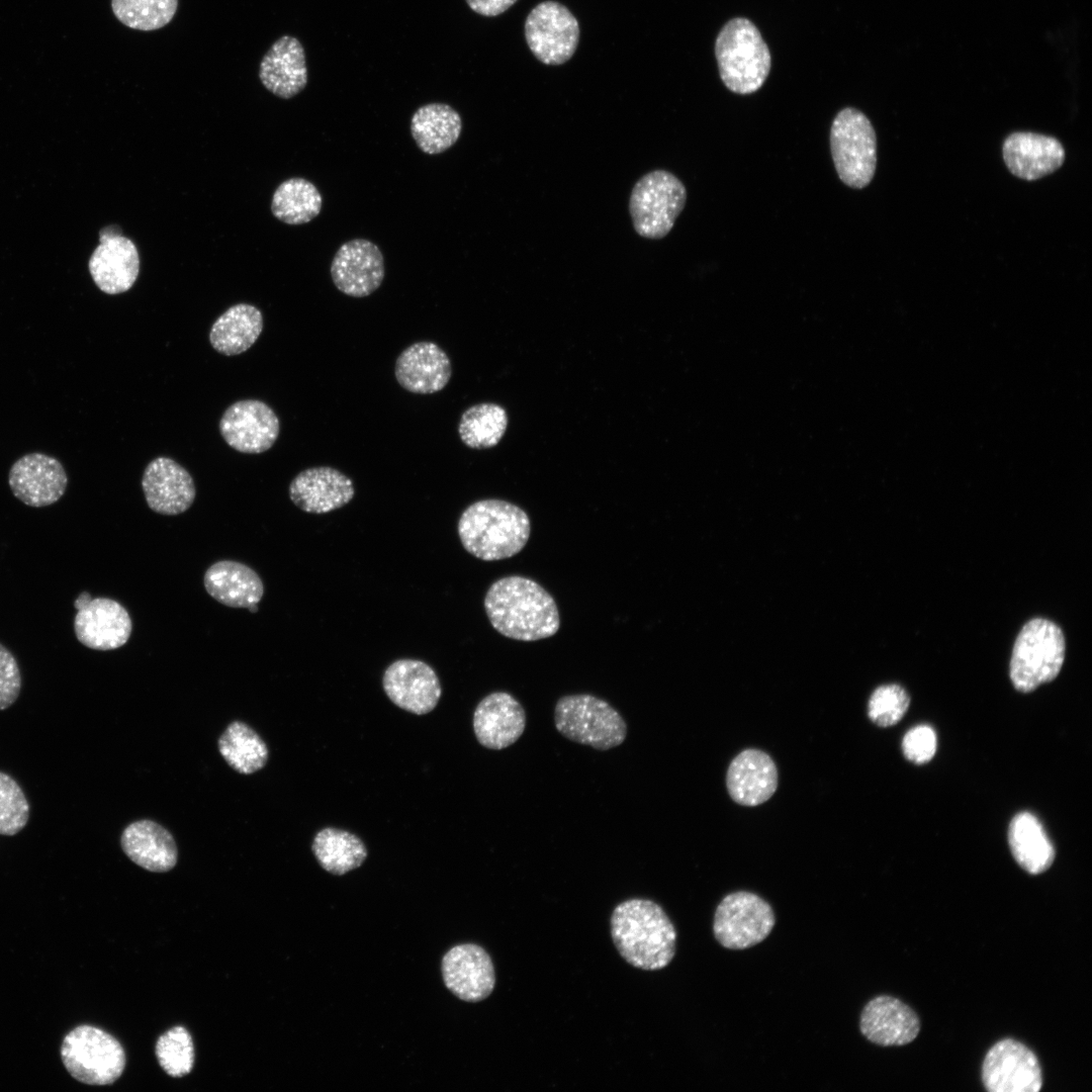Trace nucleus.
<instances>
[{
    "instance_id": "nucleus-1",
    "label": "nucleus",
    "mask_w": 1092,
    "mask_h": 1092,
    "mask_svg": "<svg viewBox=\"0 0 1092 1092\" xmlns=\"http://www.w3.org/2000/svg\"><path fill=\"white\" fill-rule=\"evenodd\" d=\"M491 626L502 635L536 641L557 633L560 618L552 596L528 577L511 575L495 580L484 597Z\"/></svg>"
},
{
    "instance_id": "nucleus-2",
    "label": "nucleus",
    "mask_w": 1092,
    "mask_h": 1092,
    "mask_svg": "<svg viewBox=\"0 0 1092 1092\" xmlns=\"http://www.w3.org/2000/svg\"><path fill=\"white\" fill-rule=\"evenodd\" d=\"M610 926L618 952L637 969L661 970L674 958L675 928L654 901L641 898L623 901L613 910Z\"/></svg>"
},
{
    "instance_id": "nucleus-3",
    "label": "nucleus",
    "mask_w": 1092,
    "mask_h": 1092,
    "mask_svg": "<svg viewBox=\"0 0 1092 1092\" xmlns=\"http://www.w3.org/2000/svg\"><path fill=\"white\" fill-rule=\"evenodd\" d=\"M531 522L520 507L503 499H481L471 504L458 521V535L464 549L484 561L510 558L527 544Z\"/></svg>"
},
{
    "instance_id": "nucleus-4",
    "label": "nucleus",
    "mask_w": 1092,
    "mask_h": 1092,
    "mask_svg": "<svg viewBox=\"0 0 1092 1092\" xmlns=\"http://www.w3.org/2000/svg\"><path fill=\"white\" fill-rule=\"evenodd\" d=\"M715 56L724 85L736 94H751L763 85L771 66L767 44L747 18L724 24L715 41Z\"/></svg>"
},
{
    "instance_id": "nucleus-5",
    "label": "nucleus",
    "mask_w": 1092,
    "mask_h": 1092,
    "mask_svg": "<svg viewBox=\"0 0 1092 1092\" xmlns=\"http://www.w3.org/2000/svg\"><path fill=\"white\" fill-rule=\"evenodd\" d=\"M553 719L563 737L597 750L617 747L627 737L628 727L622 715L610 703L590 694L559 698Z\"/></svg>"
},
{
    "instance_id": "nucleus-6",
    "label": "nucleus",
    "mask_w": 1092,
    "mask_h": 1092,
    "mask_svg": "<svg viewBox=\"0 0 1092 1092\" xmlns=\"http://www.w3.org/2000/svg\"><path fill=\"white\" fill-rule=\"evenodd\" d=\"M1065 650V636L1056 623L1043 618L1025 623L1016 637L1010 660L1014 688L1029 693L1055 679L1063 666Z\"/></svg>"
},
{
    "instance_id": "nucleus-7",
    "label": "nucleus",
    "mask_w": 1092,
    "mask_h": 1092,
    "mask_svg": "<svg viewBox=\"0 0 1092 1092\" xmlns=\"http://www.w3.org/2000/svg\"><path fill=\"white\" fill-rule=\"evenodd\" d=\"M686 202V187L674 174L662 169L644 174L634 184L629 198L635 232L651 240L666 237Z\"/></svg>"
},
{
    "instance_id": "nucleus-8",
    "label": "nucleus",
    "mask_w": 1092,
    "mask_h": 1092,
    "mask_svg": "<svg viewBox=\"0 0 1092 1092\" xmlns=\"http://www.w3.org/2000/svg\"><path fill=\"white\" fill-rule=\"evenodd\" d=\"M61 1059L68 1073L87 1085H109L123 1073L125 1054L119 1041L92 1025H80L65 1035Z\"/></svg>"
},
{
    "instance_id": "nucleus-9",
    "label": "nucleus",
    "mask_w": 1092,
    "mask_h": 1092,
    "mask_svg": "<svg viewBox=\"0 0 1092 1092\" xmlns=\"http://www.w3.org/2000/svg\"><path fill=\"white\" fill-rule=\"evenodd\" d=\"M830 150L839 179L854 189L867 187L877 165V139L870 119L853 107L840 110L830 130Z\"/></svg>"
},
{
    "instance_id": "nucleus-10",
    "label": "nucleus",
    "mask_w": 1092,
    "mask_h": 1092,
    "mask_svg": "<svg viewBox=\"0 0 1092 1092\" xmlns=\"http://www.w3.org/2000/svg\"><path fill=\"white\" fill-rule=\"evenodd\" d=\"M776 924L771 906L758 895L738 891L725 896L716 908L713 932L728 949H745L763 941Z\"/></svg>"
},
{
    "instance_id": "nucleus-11",
    "label": "nucleus",
    "mask_w": 1092,
    "mask_h": 1092,
    "mask_svg": "<svg viewBox=\"0 0 1092 1092\" xmlns=\"http://www.w3.org/2000/svg\"><path fill=\"white\" fill-rule=\"evenodd\" d=\"M579 25L569 9L547 0L537 4L525 21V37L534 57L545 65H562L575 53Z\"/></svg>"
},
{
    "instance_id": "nucleus-12",
    "label": "nucleus",
    "mask_w": 1092,
    "mask_h": 1092,
    "mask_svg": "<svg viewBox=\"0 0 1092 1092\" xmlns=\"http://www.w3.org/2000/svg\"><path fill=\"white\" fill-rule=\"evenodd\" d=\"M982 1082L989 1092H1037L1042 1086V1072L1031 1050L1005 1038L986 1054Z\"/></svg>"
},
{
    "instance_id": "nucleus-13",
    "label": "nucleus",
    "mask_w": 1092,
    "mask_h": 1092,
    "mask_svg": "<svg viewBox=\"0 0 1092 1092\" xmlns=\"http://www.w3.org/2000/svg\"><path fill=\"white\" fill-rule=\"evenodd\" d=\"M219 432L233 449L248 454L269 450L280 432L275 412L258 399L239 400L230 405L219 421Z\"/></svg>"
},
{
    "instance_id": "nucleus-14",
    "label": "nucleus",
    "mask_w": 1092,
    "mask_h": 1092,
    "mask_svg": "<svg viewBox=\"0 0 1092 1092\" xmlns=\"http://www.w3.org/2000/svg\"><path fill=\"white\" fill-rule=\"evenodd\" d=\"M330 271L339 291L351 297H366L376 291L384 279L383 254L371 241L353 239L338 249Z\"/></svg>"
},
{
    "instance_id": "nucleus-15",
    "label": "nucleus",
    "mask_w": 1092,
    "mask_h": 1092,
    "mask_svg": "<svg viewBox=\"0 0 1092 1092\" xmlns=\"http://www.w3.org/2000/svg\"><path fill=\"white\" fill-rule=\"evenodd\" d=\"M382 686L394 705L416 715L434 710L442 694L435 670L417 659L392 662L384 671Z\"/></svg>"
},
{
    "instance_id": "nucleus-16",
    "label": "nucleus",
    "mask_w": 1092,
    "mask_h": 1092,
    "mask_svg": "<svg viewBox=\"0 0 1092 1092\" xmlns=\"http://www.w3.org/2000/svg\"><path fill=\"white\" fill-rule=\"evenodd\" d=\"M99 242L88 264L93 281L107 294L127 291L140 272V257L134 243L112 225L100 231Z\"/></svg>"
},
{
    "instance_id": "nucleus-17",
    "label": "nucleus",
    "mask_w": 1092,
    "mask_h": 1092,
    "mask_svg": "<svg viewBox=\"0 0 1092 1092\" xmlns=\"http://www.w3.org/2000/svg\"><path fill=\"white\" fill-rule=\"evenodd\" d=\"M8 482L16 498L29 507L40 508L53 505L63 496L68 477L56 458L29 453L13 463Z\"/></svg>"
},
{
    "instance_id": "nucleus-18",
    "label": "nucleus",
    "mask_w": 1092,
    "mask_h": 1092,
    "mask_svg": "<svg viewBox=\"0 0 1092 1092\" xmlns=\"http://www.w3.org/2000/svg\"><path fill=\"white\" fill-rule=\"evenodd\" d=\"M442 975L448 990L466 1002L484 1000L495 985L489 954L473 943L456 945L448 950L442 960Z\"/></svg>"
},
{
    "instance_id": "nucleus-19",
    "label": "nucleus",
    "mask_w": 1092,
    "mask_h": 1092,
    "mask_svg": "<svg viewBox=\"0 0 1092 1092\" xmlns=\"http://www.w3.org/2000/svg\"><path fill=\"white\" fill-rule=\"evenodd\" d=\"M74 630L78 641L95 650H113L129 639L132 623L126 609L109 598H95L77 610Z\"/></svg>"
},
{
    "instance_id": "nucleus-20",
    "label": "nucleus",
    "mask_w": 1092,
    "mask_h": 1092,
    "mask_svg": "<svg viewBox=\"0 0 1092 1092\" xmlns=\"http://www.w3.org/2000/svg\"><path fill=\"white\" fill-rule=\"evenodd\" d=\"M142 487L149 508L165 516L186 512L196 495L190 473L168 457L155 458L147 465Z\"/></svg>"
},
{
    "instance_id": "nucleus-21",
    "label": "nucleus",
    "mask_w": 1092,
    "mask_h": 1092,
    "mask_svg": "<svg viewBox=\"0 0 1092 1092\" xmlns=\"http://www.w3.org/2000/svg\"><path fill=\"white\" fill-rule=\"evenodd\" d=\"M472 724L475 737L483 747L502 750L523 735L526 712L510 693L493 692L477 704Z\"/></svg>"
},
{
    "instance_id": "nucleus-22",
    "label": "nucleus",
    "mask_w": 1092,
    "mask_h": 1092,
    "mask_svg": "<svg viewBox=\"0 0 1092 1092\" xmlns=\"http://www.w3.org/2000/svg\"><path fill=\"white\" fill-rule=\"evenodd\" d=\"M394 375L405 390L416 394H432L445 388L450 381L451 361L436 343L416 342L396 358Z\"/></svg>"
},
{
    "instance_id": "nucleus-23",
    "label": "nucleus",
    "mask_w": 1092,
    "mask_h": 1092,
    "mask_svg": "<svg viewBox=\"0 0 1092 1092\" xmlns=\"http://www.w3.org/2000/svg\"><path fill=\"white\" fill-rule=\"evenodd\" d=\"M354 494L351 478L329 466L307 468L289 484L291 502L309 514H326L340 509L349 504Z\"/></svg>"
},
{
    "instance_id": "nucleus-24",
    "label": "nucleus",
    "mask_w": 1092,
    "mask_h": 1092,
    "mask_svg": "<svg viewBox=\"0 0 1092 1092\" xmlns=\"http://www.w3.org/2000/svg\"><path fill=\"white\" fill-rule=\"evenodd\" d=\"M859 1030L871 1042L882 1046L904 1045L920 1030L917 1014L901 1000L888 995L875 997L863 1007Z\"/></svg>"
},
{
    "instance_id": "nucleus-25",
    "label": "nucleus",
    "mask_w": 1092,
    "mask_h": 1092,
    "mask_svg": "<svg viewBox=\"0 0 1092 1092\" xmlns=\"http://www.w3.org/2000/svg\"><path fill=\"white\" fill-rule=\"evenodd\" d=\"M726 786L731 799L742 806L754 807L767 801L778 788V770L764 751L748 748L729 764Z\"/></svg>"
},
{
    "instance_id": "nucleus-26",
    "label": "nucleus",
    "mask_w": 1092,
    "mask_h": 1092,
    "mask_svg": "<svg viewBox=\"0 0 1092 1092\" xmlns=\"http://www.w3.org/2000/svg\"><path fill=\"white\" fill-rule=\"evenodd\" d=\"M1002 152L1010 173L1027 181L1055 172L1065 161V150L1056 138L1034 132L1009 134Z\"/></svg>"
},
{
    "instance_id": "nucleus-27",
    "label": "nucleus",
    "mask_w": 1092,
    "mask_h": 1092,
    "mask_svg": "<svg viewBox=\"0 0 1092 1092\" xmlns=\"http://www.w3.org/2000/svg\"><path fill=\"white\" fill-rule=\"evenodd\" d=\"M259 78L263 86L283 99L301 92L307 84V67L304 49L293 36L278 38L264 55Z\"/></svg>"
},
{
    "instance_id": "nucleus-28",
    "label": "nucleus",
    "mask_w": 1092,
    "mask_h": 1092,
    "mask_svg": "<svg viewBox=\"0 0 1092 1092\" xmlns=\"http://www.w3.org/2000/svg\"><path fill=\"white\" fill-rule=\"evenodd\" d=\"M120 845L130 860L150 872L165 873L176 866L178 850L173 835L153 820L128 824L121 833Z\"/></svg>"
},
{
    "instance_id": "nucleus-29",
    "label": "nucleus",
    "mask_w": 1092,
    "mask_h": 1092,
    "mask_svg": "<svg viewBox=\"0 0 1092 1092\" xmlns=\"http://www.w3.org/2000/svg\"><path fill=\"white\" fill-rule=\"evenodd\" d=\"M207 594L230 608H249L258 604L264 595L259 574L248 565L220 560L211 564L203 576Z\"/></svg>"
},
{
    "instance_id": "nucleus-30",
    "label": "nucleus",
    "mask_w": 1092,
    "mask_h": 1092,
    "mask_svg": "<svg viewBox=\"0 0 1092 1092\" xmlns=\"http://www.w3.org/2000/svg\"><path fill=\"white\" fill-rule=\"evenodd\" d=\"M462 131L460 114L449 104L429 103L411 119V133L418 148L429 155L441 154L456 144Z\"/></svg>"
},
{
    "instance_id": "nucleus-31",
    "label": "nucleus",
    "mask_w": 1092,
    "mask_h": 1092,
    "mask_svg": "<svg viewBox=\"0 0 1092 1092\" xmlns=\"http://www.w3.org/2000/svg\"><path fill=\"white\" fill-rule=\"evenodd\" d=\"M263 330L262 312L254 305L239 303L226 309L209 332L212 348L225 356L239 355L257 341Z\"/></svg>"
},
{
    "instance_id": "nucleus-32",
    "label": "nucleus",
    "mask_w": 1092,
    "mask_h": 1092,
    "mask_svg": "<svg viewBox=\"0 0 1092 1092\" xmlns=\"http://www.w3.org/2000/svg\"><path fill=\"white\" fill-rule=\"evenodd\" d=\"M1011 852L1017 863L1031 875L1046 871L1055 859V849L1041 823L1029 812L1017 814L1008 831Z\"/></svg>"
},
{
    "instance_id": "nucleus-33",
    "label": "nucleus",
    "mask_w": 1092,
    "mask_h": 1092,
    "mask_svg": "<svg viewBox=\"0 0 1092 1092\" xmlns=\"http://www.w3.org/2000/svg\"><path fill=\"white\" fill-rule=\"evenodd\" d=\"M311 849L321 867L338 876L359 868L368 853L357 835L333 827H326L315 834Z\"/></svg>"
},
{
    "instance_id": "nucleus-34",
    "label": "nucleus",
    "mask_w": 1092,
    "mask_h": 1092,
    "mask_svg": "<svg viewBox=\"0 0 1092 1092\" xmlns=\"http://www.w3.org/2000/svg\"><path fill=\"white\" fill-rule=\"evenodd\" d=\"M226 763L236 771L251 775L260 770L268 760V747L248 724L234 721L228 725L217 742Z\"/></svg>"
},
{
    "instance_id": "nucleus-35",
    "label": "nucleus",
    "mask_w": 1092,
    "mask_h": 1092,
    "mask_svg": "<svg viewBox=\"0 0 1092 1092\" xmlns=\"http://www.w3.org/2000/svg\"><path fill=\"white\" fill-rule=\"evenodd\" d=\"M323 205V197L316 186L304 178H289L275 190L271 210L273 215L287 224H303L315 218Z\"/></svg>"
},
{
    "instance_id": "nucleus-36",
    "label": "nucleus",
    "mask_w": 1092,
    "mask_h": 1092,
    "mask_svg": "<svg viewBox=\"0 0 1092 1092\" xmlns=\"http://www.w3.org/2000/svg\"><path fill=\"white\" fill-rule=\"evenodd\" d=\"M508 426V416L498 404L483 402L468 407L461 416L458 434L461 441L471 449H488L503 438Z\"/></svg>"
},
{
    "instance_id": "nucleus-37",
    "label": "nucleus",
    "mask_w": 1092,
    "mask_h": 1092,
    "mask_svg": "<svg viewBox=\"0 0 1092 1092\" xmlns=\"http://www.w3.org/2000/svg\"><path fill=\"white\" fill-rule=\"evenodd\" d=\"M111 8L125 26L151 31L164 27L173 19L178 0H111Z\"/></svg>"
},
{
    "instance_id": "nucleus-38",
    "label": "nucleus",
    "mask_w": 1092,
    "mask_h": 1092,
    "mask_svg": "<svg viewBox=\"0 0 1092 1092\" xmlns=\"http://www.w3.org/2000/svg\"><path fill=\"white\" fill-rule=\"evenodd\" d=\"M156 1057L169 1076L180 1078L189 1074L194 1064V1046L188 1030L175 1026L162 1034L156 1043Z\"/></svg>"
},
{
    "instance_id": "nucleus-39",
    "label": "nucleus",
    "mask_w": 1092,
    "mask_h": 1092,
    "mask_svg": "<svg viewBox=\"0 0 1092 1092\" xmlns=\"http://www.w3.org/2000/svg\"><path fill=\"white\" fill-rule=\"evenodd\" d=\"M29 803L18 783L0 771V834L13 836L27 824Z\"/></svg>"
},
{
    "instance_id": "nucleus-40",
    "label": "nucleus",
    "mask_w": 1092,
    "mask_h": 1092,
    "mask_svg": "<svg viewBox=\"0 0 1092 1092\" xmlns=\"http://www.w3.org/2000/svg\"><path fill=\"white\" fill-rule=\"evenodd\" d=\"M910 704L907 692L899 685L890 684L878 687L868 703V716L880 727L897 724L905 715Z\"/></svg>"
},
{
    "instance_id": "nucleus-41",
    "label": "nucleus",
    "mask_w": 1092,
    "mask_h": 1092,
    "mask_svg": "<svg viewBox=\"0 0 1092 1092\" xmlns=\"http://www.w3.org/2000/svg\"><path fill=\"white\" fill-rule=\"evenodd\" d=\"M936 745L935 731L928 725L913 727L902 740L905 757L916 764L928 762L935 754Z\"/></svg>"
},
{
    "instance_id": "nucleus-42",
    "label": "nucleus",
    "mask_w": 1092,
    "mask_h": 1092,
    "mask_svg": "<svg viewBox=\"0 0 1092 1092\" xmlns=\"http://www.w3.org/2000/svg\"><path fill=\"white\" fill-rule=\"evenodd\" d=\"M21 690L20 669L14 655L0 643V711L12 706Z\"/></svg>"
},
{
    "instance_id": "nucleus-43",
    "label": "nucleus",
    "mask_w": 1092,
    "mask_h": 1092,
    "mask_svg": "<svg viewBox=\"0 0 1092 1092\" xmlns=\"http://www.w3.org/2000/svg\"><path fill=\"white\" fill-rule=\"evenodd\" d=\"M469 8L482 16H497L507 11L518 0H465Z\"/></svg>"
},
{
    "instance_id": "nucleus-44",
    "label": "nucleus",
    "mask_w": 1092,
    "mask_h": 1092,
    "mask_svg": "<svg viewBox=\"0 0 1092 1092\" xmlns=\"http://www.w3.org/2000/svg\"><path fill=\"white\" fill-rule=\"evenodd\" d=\"M91 600H92V598H91L90 594L87 593V592H83L78 596V598L74 602V607L77 610H79L82 607H84L87 603H89Z\"/></svg>"
},
{
    "instance_id": "nucleus-45",
    "label": "nucleus",
    "mask_w": 1092,
    "mask_h": 1092,
    "mask_svg": "<svg viewBox=\"0 0 1092 1092\" xmlns=\"http://www.w3.org/2000/svg\"><path fill=\"white\" fill-rule=\"evenodd\" d=\"M248 610H249V611H250L251 613H257L259 609H258V606H257V604H254V605H251V606H250V607L248 608Z\"/></svg>"
}]
</instances>
